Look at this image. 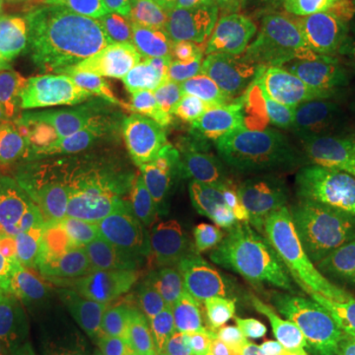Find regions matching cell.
Here are the masks:
<instances>
[{"mask_svg":"<svg viewBox=\"0 0 355 355\" xmlns=\"http://www.w3.org/2000/svg\"><path fill=\"white\" fill-rule=\"evenodd\" d=\"M50 38L62 114L91 142L123 148L225 87L198 38L158 30L128 12H69Z\"/></svg>","mask_w":355,"mask_h":355,"instance_id":"6da1fadb","label":"cell"},{"mask_svg":"<svg viewBox=\"0 0 355 355\" xmlns=\"http://www.w3.org/2000/svg\"><path fill=\"white\" fill-rule=\"evenodd\" d=\"M186 188L154 172L128 148H87L53 158L40 188V216H93L153 209L184 196Z\"/></svg>","mask_w":355,"mask_h":355,"instance_id":"7a4b0ae2","label":"cell"},{"mask_svg":"<svg viewBox=\"0 0 355 355\" xmlns=\"http://www.w3.org/2000/svg\"><path fill=\"white\" fill-rule=\"evenodd\" d=\"M243 257L257 306L277 334L308 322L324 294L336 286L330 257L282 229L251 235Z\"/></svg>","mask_w":355,"mask_h":355,"instance_id":"3957f363","label":"cell"},{"mask_svg":"<svg viewBox=\"0 0 355 355\" xmlns=\"http://www.w3.org/2000/svg\"><path fill=\"white\" fill-rule=\"evenodd\" d=\"M282 111L265 85H225L191 109L130 139L123 148L178 144L196 153L245 158L272 128Z\"/></svg>","mask_w":355,"mask_h":355,"instance_id":"277c9868","label":"cell"},{"mask_svg":"<svg viewBox=\"0 0 355 355\" xmlns=\"http://www.w3.org/2000/svg\"><path fill=\"white\" fill-rule=\"evenodd\" d=\"M217 235L219 233L193 227L166 259L135 275L119 277L89 302L85 314L116 308H154L174 300L196 280L219 268L225 247Z\"/></svg>","mask_w":355,"mask_h":355,"instance_id":"5b68a950","label":"cell"},{"mask_svg":"<svg viewBox=\"0 0 355 355\" xmlns=\"http://www.w3.org/2000/svg\"><path fill=\"white\" fill-rule=\"evenodd\" d=\"M121 322L127 355H270L275 349L219 320L188 312H148Z\"/></svg>","mask_w":355,"mask_h":355,"instance_id":"8992f818","label":"cell"},{"mask_svg":"<svg viewBox=\"0 0 355 355\" xmlns=\"http://www.w3.org/2000/svg\"><path fill=\"white\" fill-rule=\"evenodd\" d=\"M343 121L342 111L291 116L259 140L245 156V164L259 186L284 180L308 182L336 160V140Z\"/></svg>","mask_w":355,"mask_h":355,"instance_id":"52a82bcc","label":"cell"},{"mask_svg":"<svg viewBox=\"0 0 355 355\" xmlns=\"http://www.w3.org/2000/svg\"><path fill=\"white\" fill-rule=\"evenodd\" d=\"M53 227L65 237L101 249L113 261L119 277H127L166 259L186 233L198 227V217L172 209L158 216L55 223Z\"/></svg>","mask_w":355,"mask_h":355,"instance_id":"ba28073f","label":"cell"},{"mask_svg":"<svg viewBox=\"0 0 355 355\" xmlns=\"http://www.w3.org/2000/svg\"><path fill=\"white\" fill-rule=\"evenodd\" d=\"M55 89V50L46 34L0 32V109L14 123L36 113Z\"/></svg>","mask_w":355,"mask_h":355,"instance_id":"9c48e42d","label":"cell"},{"mask_svg":"<svg viewBox=\"0 0 355 355\" xmlns=\"http://www.w3.org/2000/svg\"><path fill=\"white\" fill-rule=\"evenodd\" d=\"M265 87L282 113L302 116L342 111L347 83L330 60L265 48Z\"/></svg>","mask_w":355,"mask_h":355,"instance_id":"30bf717a","label":"cell"},{"mask_svg":"<svg viewBox=\"0 0 355 355\" xmlns=\"http://www.w3.org/2000/svg\"><path fill=\"white\" fill-rule=\"evenodd\" d=\"M53 158L34 142L0 140V214L16 239H24L40 216V188Z\"/></svg>","mask_w":355,"mask_h":355,"instance_id":"8fae6325","label":"cell"},{"mask_svg":"<svg viewBox=\"0 0 355 355\" xmlns=\"http://www.w3.org/2000/svg\"><path fill=\"white\" fill-rule=\"evenodd\" d=\"M53 284L30 245L14 241L0 249V328L18 330L50 316Z\"/></svg>","mask_w":355,"mask_h":355,"instance_id":"7c38bea8","label":"cell"},{"mask_svg":"<svg viewBox=\"0 0 355 355\" xmlns=\"http://www.w3.org/2000/svg\"><path fill=\"white\" fill-rule=\"evenodd\" d=\"M257 36L270 50L330 60L336 22L310 0H263V18Z\"/></svg>","mask_w":355,"mask_h":355,"instance_id":"4fadbf2b","label":"cell"},{"mask_svg":"<svg viewBox=\"0 0 355 355\" xmlns=\"http://www.w3.org/2000/svg\"><path fill=\"white\" fill-rule=\"evenodd\" d=\"M253 217L268 227L304 237L328 257L342 249L343 231L330 227L320 219L308 184L300 180H284L263 186L261 205L254 207Z\"/></svg>","mask_w":355,"mask_h":355,"instance_id":"5bb4252c","label":"cell"},{"mask_svg":"<svg viewBox=\"0 0 355 355\" xmlns=\"http://www.w3.org/2000/svg\"><path fill=\"white\" fill-rule=\"evenodd\" d=\"M132 150L139 153L154 172L174 180L188 190L202 193L205 200L219 207L237 209L245 216L253 217L254 207H247L229 191L227 184L223 182L214 162L202 153L178 144H142Z\"/></svg>","mask_w":355,"mask_h":355,"instance_id":"9a60e30c","label":"cell"},{"mask_svg":"<svg viewBox=\"0 0 355 355\" xmlns=\"http://www.w3.org/2000/svg\"><path fill=\"white\" fill-rule=\"evenodd\" d=\"M198 42L225 85H265V48L257 34L219 24Z\"/></svg>","mask_w":355,"mask_h":355,"instance_id":"2e32d148","label":"cell"},{"mask_svg":"<svg viewBox=\"0 0 355 355\" xmlns=\"http://www.w3.org/2000/svg\"><path fill=\"white\" fill-rule=\"evenodd\" d=\"M81 4L128 12L153 28L186 38H200L219 26L207 0H81Z\"/></svg>","mask_w":355,"mask_h":355,"instance_id":"e0dca14e","label":"cell"},{"mask_svg":"<svg viewBox=\"0 0 355 355\" xmlns=\"http://www.w3.org/2000/svg\"><path fill=\"white\" fill-rule=\"evenodd\" d=\"M32 355H127L123 322L114 318L51 328L34 343Z\"/></svg>","mask_w":355,"mask_h":355,"instance_id":"ac0fdd59","label":"cell"},{"mask_svg":"<svg viewBox=\"0 0 355 355\" xmlns=\"http://www.w3.org/2000/svg\"><path fill=\"white\" fill-rule=\"evenodd\" d=\"M306 184L320 219L345 231V219L355 207V166L336 158Z\"/></svg>","mask_w":355,"mask_h":355,"instance_id":"d6986e66","label":"cell"},{"mask_svg":"<svg viewBox=\"0 0 355 355\" xmlns=\"http://www.w3.org/2000/svg\"><path fill=\"white\" fill-rule=\"evenodd\" d=\"M279 336L286 355H355V345L328 342L308 330L304 324L282 330Z\"/></svg>","mask_w":355,"mask_h":355,"instance_id":"ffe728a7","label":"cell"},{"mask_svg":"<svg viewBox=\"0 0 355 355\" xmlns=\"http://www.w3.org/2000/svg\"><path fill=\"white\" fill-rule=\"evenodd\" d=\"M219 24L241 28L257 34L263 18V0H207Z\"/></svg>","mask_w":355,"mask_h":355,"instance_id":"44dd1931","label":"cell"},{"mask_svg":"<svg viewBox=\"0 0 355 355\" xmlns=\"http://www.w3.org/2000/svg\"><path fill=\"white\" fill-rule=\"evenodd\" d=\"M330 62L347 85L355 83V16H345L336 24Z\"/></svg>","mask_w":355,"mask_h":355,"instance_id":"7402d4cb","label":"cell"},{"mask_svg":"<svg viewBox=\"0 0 355 355\" xmlns=\"http://www.w3.org/2000/svg\"><path fill=\"white\" fill-rule=\"evenodd\" d=\"M336 158L355 166V121L345 119L336 140Z\"/></svg>","mask_w":355,"mask_h":355,"instance_id":"603a6c76","label":"cell"},{"mask_svg":"<svg viewBox=\"0 0 355 355\" xmlns=\"http://www.w3.org/2000/svg\"><path fill=\"white\" fill-rule=\"evenodd\" d=\"M318 10L326 14L328 18H331L336 24L343 20L345 16H349V6L352 0H310Z\"/></svg>","mask_w":355,"mask_h":355,"instance_id":"cb8c5ba5","label":"cell"},{"mask_svg":"<svg viewBox=\"0 0 355 355\" xmlns=\"http://www.w3.org/2000/svg\"><path fill=\"white\" fill-rule=\"evenodd\" d=\"M20 135V128H18V123H14L12 119H8L4 111L0 109V140L4 139H18Z\"/></svg>","mask_w":355,"mask_h":355,"instance_id":"d4e9b609","label":"cell"},{"mask_svg":"<svg viewBox=\"0 0 355 355\" xmlns=\"http://www.w3.org/2000/svg\"><path fill=\"white\" fill-rule=\"evenodd\" d=\"M342 113L355 121V83L347 85L345 87V95H343V105H342Z\"/></svg>","mask_w":355,"mask_h":355,"instance_id":"484cf974","label":"cell"},{"mask_svg":"<svg viewBox=\"0 0 355 355\" xmlns=\"http://www.w3.org/2000/svg\"><path fill=\"white\" fill-rule=\"evenodd\" d=\"M14 241H20V239H16V235L12 233V229L8 225V221L4 219V216L0 214V249L2 247H6V245H10Z\"/></svg>","mask_w":355,"mask_h":355,"instance_id":"4316f807","label":"cell"},{"mask_svg":"<svg viewBox=\"0 0 355 355\" xmlns=\"http://www.w3.org/2000/svg\"><path fill=\"white\" fill-rule=\"evenodd\" d=\"M20 6H36V4H46V2H60V0H10Z\"/></svg>","mask_w":355,"mask_h":355,"instance_id":"83f0119b","label":"cell"},{"mask_svg":"<svg viewBox=\"0 0 355 355\" xmlns=\"http://www.w3.org/2000/svg\"><path fill=\"white\" fill-rule=\"evenodd\" d=\"M343 227L347 229V231H352V233H355V207L352 209V214L347 216V219H345V225Z\"/></svg>","mask_w":355,"mask_h":355,"instance_id":"f1b7e54d","label":"cell"},{"mask_svg":"<svg viewBox=\"0 0 355 355\" xmlns=\"http://www.w3.org/2000/svg\"><path fill=\"white\" fill-rule=\"evenodd\" d=\"M270 355H286V354H284L282 345H279V347H275V349H272V354H270Z\"/></svg>","mask_w":355,"mask_h":355,"instance_id":"f546056e","label":"cell"},{"mask_svg":"<svg viewBox=\"0 0 355 355\" xmlns=\"http://www.w3.org/2000/svg\"><path fill=\"white\" fill-rule=\"evenodd\" d=\"M4 6H6V0H0V20H2V14H4Z\"/></svg>","mask_w":355,"mask_h":355,"instance_id":"4dcf8cb0","label":"cell"},{"mask_svg":"<svg viewBox=\"0 0 355 355\" xmlns=\"http://www.w3.org/2000/svg\"><path fill=\"white\" fill-rule=\"evenodd\" d=\"M349 16H355V0H352V6H349Z\"/></svg>","mask_w":355,"mask_h":355,"instance_id":"1f68e13d","label":"cell"},{"mask_svg":"<svg viewBox=\"0 0 355 355\" xmlns=\"http://www.w3.org/2000/svg\"><path fill=\"white\" fill-rule=\"evenodd\" d=\"M0 355H20V354H14V352H0Z\"/></svg>","mask_w":355,"mask_h":355,"instance_id":"d6a6232c","label":"cell"}]
</instances>
